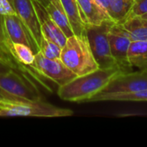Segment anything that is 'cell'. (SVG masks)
Instances as JSON below:
<instances>
[{
    "label": "cell",
    "instance_id": "7",
    "mask_svg": "<svg viewBox=\"0 0 147 147\" xmlns=\"http://www.w3.org/2000/svg\"><path fill=\"white\" fill-rule=\"evenodd\" d=\"M0 89L16 96L32 101H41L42 96L37 87L26 78L11 70L0 74Z\"/></svg>",
    "mask_w": 147,
    "mask_h": 147
},
{
    "label": "cell",
    "instance_id": "4",
    "mask_svg": "<svg viewBox=\"0 0 147 147\" xmlns=\"http://www.w3.org/2000/svg\"><path fill=\"white\" fill-rule=\"evenodd\" d=\"M113 23L114 22L109 21L104 22L100 25H86L85 28V34L90 49L101 69L118 67L117 63L112 55L108 38L109 29Z\"/></svg>",
    "mask_w": 147,
    "mask_h": 147
},
{
    "label": "cell",
    "instance_id": "21",
    "mask_svg": "<svg viewBox=\"0 0 147 147\" xmlns=\"http://www.w3.org/2000/svg\"><path fill=\"white\" fill-rule=\"evenodd\" d=\"M147 13V0H134L130 16H142Z\"/></svg>",
    "mask_w": 147,
    "mask_h": 147
},
{
    "label": "cell",
    "instance_id": "3",
    "mask_svg": "<svg viewBox=\"0 0 147 147\" xmlns=\"http://www.w3.org/2000/svg\"><path fill=\"white\" fill-rule=\"evenodd\" d=\"M60 59L77 76H83L99 69L86 34H73L68 37L61 49Z\"/></svg>",
    "mask_w": 147,
    "mask_h": 147
},
{
    "label": "cell",
    "instance_id": "1",
    "mask_svg": "<svg viewBox=\"0 0 147 147\" xmlns=\"http://www.w3.org/2000/svg\"><path fill=\"white\" fill-rule=\"evenodd\" d=\"M122 73L118 67L97 69L83 76H78L69 83L59 86L60 99L73 102H88L100 93L118 74Z\"/></svg>",
    "mask_w": 147,
    "mask_h": 147
},
{
    "label": "cell",
    "instance_id": "30",
    "mask_svg": "<svg viewBox=\"0 0 147 147\" xmlns=\"http://www.w3.org/2000/svg\"><path fill=\"white\" fill-rule=\"evenodd\" d=\"M50 1H52V0H46V2H47V4L50 2Z\"/></svg>",
    "mask_w": 147,
    "mask_h": 147
},
{
    "label": "cell",
    "instance_id": "6",
    "mask_svg": "<svg viewBox=\"0 0 147 147\" xmlns=\"http://www.w3.org/2000/svg\"><path fill=\"white\" fill-rule=\"evenodd\" d=\"M108 38L113 57L122 73L133 71L127 59V52L132 42L130 36L122 24L114 22L108 32Z\"/></svg>",
    "mask_w": 147,
    "mask_h": 147
},
{
    "label": "cell",
    "instance_id": "12",
    "mask_svg": "<svg viewBox=\"0 0 147 147\" xmlns=\"http://www.w3.org/2000/svg\"><path fill=\"white\" fill-rule=\"evenodd\" d=\"M82 18L86 25H100L104 22L112 21L108 12L96 0H77ZM113 22V21H112Z\"/></svg>",
    "mask_w": 147,
    "mask_h": 147
},
{
    "label": "cell",
    "instance_id": "8",
    "mask_svg": "<svg viewBox=\"0 0 147 147\" xmlns=\"http://www.w3.org/2000/svg\"><path fill=\"white\" fill-rule=\"evenodd\" d=\"M147 90V71L120 73L100 93H134Z\"/></svg>",
    "mask_w": 147,
    "mask_h": 147
},
{
    "label": "cell",
    "instance_id": "16",
    "mask_svg": "<svg viewBox=\"0 0 147 147\" xmlns=\"http://www.w3.org/2000/svg\"><path fill=\"white\" fill-rule=\"evenodd\" d=\"M134 0H109L107 12L111 20L122 24L131 15Z\"/></svg>",
    "mask_w": 147,
    "mask_h": 147
},
{
    "label": "cell",
    "instance_id": "20",
    "mask_svg": "<svg viewBox=\"0 0 147 147\" xmlns=\"http://www.w3.org/2000/svg\"><path fill=\"white\" fill-rule=\"evenodd\" d=\"M62 47L53 42V40L41 36L40 43L39 46V52L41 53L43 56L48 59H60Z\"/></svg>",
    "mask_w": 147,
    "mask_h": 147
},
{
    "label": "cell",
    "instance_id": "9",
    "mask_svg": "<svg viewBox=\"0 0 147 147\" xmlns=\"http://www.w3.org/2000/svg\"><path fill=\"white\" fill-rule=\"evenodd\" d=\"M14 9L29 32L34 41L39 47L41 40V31L32 0H13Z\"/></svg>",
    "mask_w": 147,
    "mask_h": 147
},
{
    "label": "cell",
    "instance_id": "18",
    "mask_svg": "<svg viewBox=\"0 0 147 147\" xmlns=\"http://www.w3.org/2000/svg\"><path fill=\"white\" fill-rule=\"evenodd\" d=\"M6 47L9 53L16 59L17 63H21L24 65L31 66L34 60V54L32 48L25 44L13 42L7 39Z\"/></svg>",
    "mask_w": 147,
    "mask_h": 147
},
{
    "label": "cell",
    "instance_id": "14",
    "mask_svg": "<svg viewBox=\"0 0 147 147\" xmlns=\"http://www.w3.org/2000/svg\"><path fill=\"white\" fill-rule=\"evenodd\" d=\"M67 15L72 31L76 35H85L86 24L84 23L77 0H60Z\"/></svg>",
    "mask_w": 147,
    "mask_h": 147
},
{
    "label": "cell",
    "instance_id": "19",
    "mask_svg": "<svg viewBox=\"0 0 147 147\" xmlns=\"http://www.w3.org/2000/svg\"><path fill=\"white\" fill-rule=\"evenodd\" d=\"M102 101L147 102V90L134 93H98L89 100L90 102Z\"/></svg>",
    "mask_w": 147,
    "mask_h": 147
},
{
    "label": "cell",
    "instance_id": "26",
    "mask_svg": "<svg viewBox=\"0 0 147 147\" xmlns=\"http://www.w3.org/2000/svg\"><path fill=\"white\" fill-rule=\"evenodd\" d=\"M97 1V3L102 7V8H104L105 9H106V11H107V8H108V3H109V0H96Z\"/></svg>",
    "mask_w": 147,
    "mask_h": 147
},
{
    "label": "cell",
    "instance_id": "23",
    "mask_svg": "<svg viewBox=\"0 0 147 147\" xmlns=\"http://www.w3.org/2000/svg\"><path fill=\"white\" fill-rule=\"evenodd\" d=\"M7 34L5 32V28H4V23H3V16L0 15V46L9 53L6 47V42H7Z\"/></svg>",
    "mask_w": 147,
    "mask_h": 147
},
{
    "label": "cell",
    "instance_id": "22",
    "mask_svg": "<svg viewBox=\"0 0 147 147\" xmlns=\"http://www.w3.org/2000/svg\"><path fill=\"white\" fill-rule=\"evenodd\" d=\"M0 15L1 16H10L16 15L13 5L9 0H0Z\"/></svg>",
    "mask_w": 147,
    "mask_h": 147
},
{
    "label": "cell",
    "instance_id": "25",
    "mask_svg": "<svg viewBox=\"0 0 147 147\" xmlns=\"http://www.w3.org/2000/svg\"><path fill=\"white\" fill-rule=\"evenodd\" d=\"M15 66L4 60H3L2 59H0V74H3L6 73L11 70H14Z\"/></svg>",
    "mask_w": 147,
    "mask_h": 147
},
{
    "label": "cell",
    "instance_id": "29",
    "mask_svg": "<svg viewBox=\"0 0 147 147\" xmlns=\"http://www.w3.org/2000/svg\"><path fill=\"white\" fill-rule=\"evenodd\" d=\"M9 3L13 5V0H9Z\"/></svg>",
    "mask_w": 147,
    "mask_h": 147
},
{
    "label": "cell",
    "instance_id": "24",
    "mask_svg": "<svg viewBox=\"0 0 147 147\" xmlns=\"http://www.w3.org/2000/svg\"><path fill=\"white\" fill-rule=\"evenodd\" d=\"M0 59H2L3 60L6 61V62H8L9 64H11V65H13L15 67L16 66V65H15L16 63H17L16 61V59L12 57V55L9 53L6 52L1 46H0Z\"/></svg>",
    "mask_w": 147,
    "mask_h": 147
},
{
    "label": "cell",
    "instance_id": "27",
    "mask_svg": "<svg viewBox=\"0 0 147 147\" xmlns=\"http://www.w3.org/2000/svg\"><path fill=\"white\" fill-rule=\"evenodd\" d=\"M40 2H41L42 3H44L45 5H47V2H46V0H39Z\"/></svg>",
    "mask_w": 147,
    "mask_h": 147
},
{
    "label": "cell",
    "instance_id": "2",
    "mask_svg": "<svg viewBox=\"0 0 147 147\" xmlns=\"http://www.w3.org/2000/svg\"><path fill=\"white\" fill-rule=\"evenodd\" d=\"M73 115L68 109L41 101H32L9 94L0 89V116L65 117Z\"/></svg>",
    "mask_w": 147,
    "mask_h": 147
},
{
    "label": "cell",
    "instance_id": "13",
    "mask_svg": "<svg viewBox=\"0 0 147 147\" xmlns=\"http://www.w3.org/2000/svg\"><path fill=\"white\" fill-rule=\"evenodd\" d=\"M47 11L48 12L53 22L63 31L65 36L68 38L74 34L71 26L70 24L67 15L62 6L60 0H52L46 5Z\"/></svg>",
    "mask_w": 147,
    "mask_h": 147
},
{
    "label": "cell",
    "instance_id": "10",
    "mask_svg": "<svg viewBox=\"0 0 147 147\" xmlns=\"http://www.w3.org/2000/svg\"><path fill=\"white\" fill-rule=\"evenodd\" d=\"M32 2L37 14L41 34L63 47L67 37L51 18L47 11L46 5L39 0H32Z\"/></svg>",
    "mask_w": 147,
    "mask_h": 147
},
{
    "label": "cell",
    "instance_id": "5",
    "mask_svg": "<svg viewBox=\"0 0 147 147\" xmlns=\"http://www.w3.org/2000/svg\"><path fill=\"white\" fill-rule=\"evenodd\" d=\"M31 66L40 74L53 81L59 86L64 85L78 77L60 59L46 58L40 52L34 54V60Z\"/></svg>",
    "mask_w": 147,
    "mask_h": 147
},
{
    "label": "cell",
    "instance_id": "15",
    "mask_svg": "<svg viewBox=\"0 0 147 147\" xmlns=\"http://www.w3.org/2000/svg\"><path fill=\"white\" fill-rule=\"evenodd\" d=\"M127 59L132 68L147 71V41H132L127 52Z\"/></svg>",
    "mask_w": 147,
    "mask_h": 147
},
{
    "label": "cell",
    "instance_id": "11",
    "mask_svg": "<svg viewBox=\"0 0 147 147\" xmlns=\"http://www.w3.org/2000/svg\"><path fill=\"white\" fill-rule=\"evenodd\" d=\"M3 23L9 40L30 47L34 53L39 52V47L17 15L3 16Z\"/></svg>",
    "mask_w": 147,
    "mask_h": 147
},
{
    "label": "cell",
    "instance_id": "17",
    "mask_svg": "<svg viewBox=\"0 0 147 147\" xmlns=\"http://www.w3.org/2000/svg\"><path fill=\"white\" fill-rule=\"evenodd\" d=\"M122 26L128 33L132 41H147V19L141 16H129Z\"/></svg>",
    "mask_w": 147,
    "mask_h": 147
},
{
    "label": "cell",
    "instance_id": "28",
    "mask_svg": "<svg viewBox=\"0 0 147 147\" xmlns=\"http://www.w3.org/2000/svg\"><path fill=\"white\" fill-rule=\"evenodd\" d=\"M141 17H143V18H145V19H147V13L146 14H145V15H143Z\"/></svg>",
    "mask_w": 147,
    "mask_h": 147
}]
</instances>
